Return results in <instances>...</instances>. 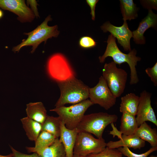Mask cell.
<instances>
[{"mask_svg":"<svg viewBox=\"0 0 157 157\" xmlns=\"http://www.w3.org/2000/svg\"><path fill=\"white\" fill-rule=\"evenodd\" d=\"M124 156L127 157H147L151 153L157 150V147H151L146 152L140 154L135 153L127 147H120L117 148Z\"/></svg>","mask_w":157,"mask_h":157,"instance_id":"cell-26","label":"cell"},{"mask_svg":"<svg viewBox=\"0 0 157 157\" xmlns=\"http://www.w3.org/2000/svg\"><path fill=\"white\" fill-rule=\"evenodd\" d=\"M97 43L90 37L84 36L81 37L79 41L80 46L83 49H90L95 47Z\"/></svg>","mask_w":157,"mask_h":157,"instance_id":"cell-27","label":"cell"},{"mask_svg":"<svg viewBox=\"0 0 157 157\" xmlns=\"http://www.w3.org/2000/svg\"><path fill=\"white\" fill-rule=\"evenodd\" d=\"M134 134L149 143L152 147H157V129L152 128L146 122L138 127Z\"/></svg>","mask_w":157,"mask_h":157,"instance_id":"cell-18","label":"cell"},{"mask_svg":"<svg viewBox=\"0 0 157 157\" xmlns=\"http://www.w3.org/2000/svg\"><path fill=\"white\" fill-rule=\"evenodd\" d=\"M157 15L151 10H149L147 15L140 23L136 30L132 32L133 41L137 44H144L145 39L144 35L145 31L150 28H156Z\"/></svg>","mask_w":157,"mask_h":157,"instance_id":"cell-13","label":"cell"},{"mask_svg":"<svg viewBox=\"0 0 157 157\" xmlns=\"http://www.w3.org/2000/svg\"><path fill=\"white\" fill-rule=\"evenodd\" d=\"M3 15V13L2 11L0 9V19H1Z\"/></svg>","mask_w":157,"mask_h":157,"instance_id":"cell-34","label":"cell"},{"mask_svg":"<svg viewBox=\"0 0 157 157\" xmlns=\"http://www.w3.org/2000/svg\"><path fill=\"white\" fill-rule=\"evenodd\" d=\"M138 127L135 116L122 113L120 126V133L127 135L134 134Z\"/></svg>","mask_w":157,"mask_h":157,"instance_id":"cell-22","label":"cell"},{"mask_svg":"<svg viewBox=\"0 0 157 157\" xmlns=\"http://www.w3.org/2000/svg\"><path fill=\"white\" fill-rule=\"evenodd\" d=\"M98 0H86V1L88 4L89 6L91 9L90 14L92 16V19L93 20L95 19V8Z\"/></svg>","mask_w":157,"mask_h":157,"instance_id":"cell-31","label":"cell"},{"mask_svg":"<svg viewBox=\"0 0 157 157\" xmlns=\"http://www.w3.org/2000/svg\"><path fill=\"white\" fill-rule=\"evenodd\" d=\"M73 157H83L78 155L74 154Z\"/></svg>","mask_w":157,"mask_h":157,"instance_id":"cell-35","label":"cell"},{"mask_svg":"<svg viewBox=\"0 0 157 157\" xmlns=\"http://www.w3.org/2000/svg\"><path fill=\"white\" fill-rule=\"evenodd\" d=\"M78 132L76 128L72 130L69 129L61 122L59 139L63 145L66 157H73L74 147Z\"/></svg>","mask_w":157,"mask_h":157,"instance_id":"cell-14","label":"cell"},{"mask_svg":"<svg viewBox=\"0 0 157 157\" xmlns=\"http://www.w3.org/2000/svg\"><path fill=\"white\" fill-rule=\"evenodd\" d=\"M117 116L106 113L99 112L84 115L76 127L78 132L92 133L97 138H102L103 132L109 124L117 122Z\"/></svg>","mask_w":157,"mask_h":157,"instance_id":"cell-4","label":"cell"},{"mask_svg":"<svg viewBox=\"0 0 157 157\" xmlns=\"http://www.w3.org/2000/svg\"><path fill=\"white\" fill-rule=\"evenodd\" d=\"M0 8L13 12L17 16L22 23L31 22L35 16L23 0H0Z\"/></svg>","mask_w":157,"mask_h":157,"instance_id":"cell-10","label":"cell"},{"mask_svg":"<svg viewBox=\"0 0 157 157\" xmlns=\"http://www.w3.org/2000/svg\"><path fill=\"white\" fill-rule=\"evenodd\" d=\"M47 67L50 77L58 83L76 78L68 60L60 53H55L49 58Z\"/></svg>","mask_w":157,"mask_h":157,"instance_id":"cell-7","label":"cell"},{"mask_svg":"<svg viewBox=\"0 0 157 157\" xmlns=\"http://www.w3.org/2000/svg\"><path fill=\"white\" fill-rule=\"evenodd\" d=\"M93 105L90 100L86 99L69 106L56 107L50 110L56 113L65 127L72 130L76 128L86 110Z\"/></svg>","mask_w":157,"mask_h":157,"instance_id":"cell-5","label":"cell"},{"mask_svg":"<svg viewBox=\"0 0 157 157\" xmlns=\"http://www.w3.org/2000/svg\"><path fill=\"white\" fill-rule=\"evenodd\" d=\"M103 77L114 95L120 97L125 90L128 74L124 69L118 68L114 62L106 63L102 70Z\"/></svg>","mask_w":157,"mask_h":157,"instance_id":"cell-6","label":"cell"},{"mask_svg":"<svg viewBox=\"0 0 157 157\" xmlns=\"http://www.w3.org/2000/svg\"><path fill=\"white\" fill-rule=\"evenodd\" d=\"M140 102V97L133 93L126 94L121 98L120 111L135 116Z\"/></svg>","mask_w":157,"mask_h":157,"instance_id":"cell-17","label":"cell"},{"mask_svg":"<svg viewBox=\"0 0 157 157\" xmlns=\"http://www.w3.org/2000/svg\"><path fill=\"white\" fill-rule=\"evenodd\" d=\"M117 141H110L107 143L106 146L110 148H118L127 147L134 149H139L144 147L145 142L135 134L126 135L123 134Z\"/></svg>","mask_w":157,"mask_h":157,"instance_id":"cell-15","label":"cell"},{"mask_svg":"<svg viewBox=\"0 0 157 157\" xmlns=\"http://www.w3.org/2000/svg\"><path fill=\"white\" fill-rule=\"evenodd\" d=\"M0 157H13V154L12 153L6 156H3L0 155Z\"/></svg>","mask_w":157,"mask_h":157,"instance_id":"cell-33","label":"cell"},{"mask_svg":"<svg viewBox=\"0 0 157 157\" xmlns=\"http://www.w3.org/2000/svg\"><path fill=\"white\" fill-rule=\"evenodd\" d=\"M149 157H157V156L154 155H151L149 156Z\"/></svg>","mask_w":157,"mask_h":157,"instance_id":"cell-36","label":"cell"},{"mask_svg":"<svg viewBox=\"0 0 157 157\" xmlns=\"http://www.w3.org/2000/svg\"><path fill=\"white\" fill-rule=\"evenodd\" d=\"M103 138H96L90 133L79 132L77 135L73 153L85 157L88 155L99 153L106 147Z\"/></svg>","mask_w":157,"mask_h":157,"instance_id":"cell-8","label":"cell"},{"mask_svg":"<svg viewBox=\"0 0 157 157\" xmlns=\"http://www.w3.org/2000/svg\"><path fill=\"white\" fill-rule=\"evenodd\" d=\"M107 42V46L104 53L103 56L99 57L100 62L103 63L106 58L110 57L116 64L120 65L123 63H126L130 70V84L132 85L137 83L139 79L136 66L137 62L141 60V58L136 56V50L133 49L128 54L122 52L117 45L116 38L111 34L109 35Z\"/></svg>","mask_w":157,"mask_h":157,"instance_id":"cell-1","label":"cell"},{"mask_svg":"<svg viewBox=\"0 0 157 157\" xmlns=\"http://www.w3.org/2000/svg\"><path fill=\"white\" fill-rule=\"evenodd\" d=\"M141 2L143 6L149 10H157V0H143Z\"/></svg>","mask_w":157,"mask_h":157,"instance_id":"cell-29","label":"cell"},{"mask_svg":"<svg viewBox=\"0 0 157 157\" xmlns=\"http://www.w3.org/2000/svg\"><path fill=\"white\" fill-rule=\"evenodd\" d=\"M122 26H115L109 22H107L101 26V29L104 32H109L116 38L118 42L122 46L124 50L130 51L131 50L130 40L132 37V32L129 28L126 21H124Z\"/></svg>","mask_w":157,"mask_h":157,"instance_id":"cell-12","label":"cell"},{"mask_svg":"<svg viewBox=\"0 0 157 157\" xmlns=\"http://www.w3.org/2000/svg\"><path fill=\"white\" fill-rule=\"evenodd\" d=\"M151 94L146 90L141 92L137 117L138 126L146 121H150L157 126V120L151 104Z\"/></svg>","mask_w":157,"mask_h":157,"instance_id":"cell-11","label":"cell"},{"mask_svg":"<svg viewBox=\"0 0 157 157\" xmlns=\"http://www.w3.org/2000/svg\"><path fill=\"white\" fill-rule=\"evenodd\" d=\"M27 4L29 5L31 7V9L33 12L35 17H39V13L38 12L37 6L38 5L37 1L35 0H27Z\"/></svg>","mask_w":157,"mask_h":157,"instance_id":"cell-32","label":"cell"},{"mask_svg":"<svg viewBox=\"0 0 157 157\" xmlns=\"http://www.w3.org/2000/svg\"><path fill=\"white\" fill-rule=\"evenodd\" d=\"M58 83L60 96L55 105L56 107L77 104L89 97L90 88L76 78Z\"/></svg>","mask_w":157,"mask_h":157,"instance_id":"cell-2","label":"cell"},{"mask_svg":"<svg viewBox=\"0 0 157 157\" xmlns=\"http://www.w3.org/2000/svg\"><path fill=\"white\" fill-rule=\"evenodd\" d=\"M56 138L51 134L42 131L35 140L34 147H26L28 153H36L49 147L54 142Z\"/></svg>","mask_w":157,"mask_h":157,"instance_id":"cell-19","label":"cell"},{"mask_svg":"<svg viewBox=\"0 0 157 157\" xmlns=\"http://www.w3.org/2000/svg\"><path fill=\"white\" fill-rule=\"evenodd\" d=\"M89 98L94 104H98L106 110L114 106L117 98L113 94L102 76L99 78L97 84L89 88Z\"/></svg>","mask_w":157,"mask_h":157,"instance_id":"cell-9","label":"cell"},{"mask_svg":"<svg viewBox=\"0 0 157 157\" xmlns=\"http://www.w3.org/2000/svg\"><path fill=\"white\" fill-rule=\"evenodd\" d=\"M123 155L117 148H110L106 146L101 151L89 154L85 157H123Z\"/></svg>","mask_w":157,"mask_h":157,"instance_id":"cell-25","label":"cell"},{"mask_svg":"<svg viewBox=\"0 0 157 157\" xmlns=\"http://www.w3.org/2000/svg\"><path fill=\"white\" fill-rule=\"evenodd\" d=\"M145 71L150 78L154 85L156 86L157 85V63L152 67L147 68Z\"/></svg>","mask_w":157,"mask_h":157,"instance_id":"cell-28","label":"cell"},{"mask_svg":"<svg viewBox=\"0 0 157 157\" xmlns=\"http://www.w3.org/2000/svg\"><path fill=\"white\" fill-rule=\"evenodd\" d=\"M26 111L27 117L42 124L48 115L47 110L41 102H31L27 104Z\"/></svg>","mask_w":157,"mask_h":157,"instance_id":"cell-16","label":"cell"},{"mask_svg":"<svg viewBox=\"0 0 157 157\" xmlns=\"http://www.w3.org/2000/svg\"><path fill=\"white\" fill-rule=\"evenodd\" d=\"M20 120L28 139L35 141L42 131V124L27 117Z\"/></svg>","mask_w":157,"mask_h":157,"instance_id":"cell-20","label":"cell"},{"mask_svg":"<svg viewBox=\"0 0 157 157\" xmlns=\"http://www.w3.org/2000/svg\"><path fill=\"white\" fill-rule=\"evenodd\" d=\"M61 120L60 118L47 115L44 122L42 124V131L47 132L56 138L60 137L61 131Z\"/></svg>","mask_w":157,"mask_h":157,"instance_id":"cell-23","label":"cell"},{"mask_svg":"<svg viewBox=\"0 0 157 157\" xmlns=\"http://www.w3.org/2000/svg\"><path fill=\"white\" fill-rule=\"evenodd\" d=\"M121 13L124 21L131 20L138 17V8L132 0H120Z\"/></svg>","mask_w":157,"mask_h":157,"instance_id":"cell-24","label":"cell"},{"mask_svg":"<svg viewBox=\"0 0 157 157\" xmlns=\"http://www.w3.org/2000/svg\"><path fill=\"white\" fill-rule=\"evenodd\" d=\"M35 153L39 157H66L63 145L58 138L49 147Z\"/></svg>","mask_w":157,"mask_h":157,"instance_id":"cell-21","label":"cell"},{"mask_svg":"<svg viewBox=\"0 0 157 157\" xmlns=\"http://www.w3.org/2000/svg\"><path fill=\"white\" fill-rule=\"evenodd\" d=\"M10 147L12 151L13 157H39L36 153H33L30 155L25 154L17 151L11 146Z\"/></svg>","mask_w":157,"mask_h":157,"instance_id":"cell-30","label":"cell"},{"mask_svg":"<svg viewBox=\"0 0 157 157\" xmlns=\"http://www.w3.org/2000/svg\"><path fill=\"white\" fill-rule=\"evenodd\" d=\"M52 20L51 15H49L35 29L29 32L24 33V34L28 36V38L20 44L14 47L13 51L18 52L24 47L32 46L31 53H33L42 42H44L45 44L48 39L57 37L60 33L57 25L49 26L48 25V22Z\"/></svg>","mask_w":157,"mask_h":157,"instance_id":"cell-3","label":"cell"}]
</instances>
